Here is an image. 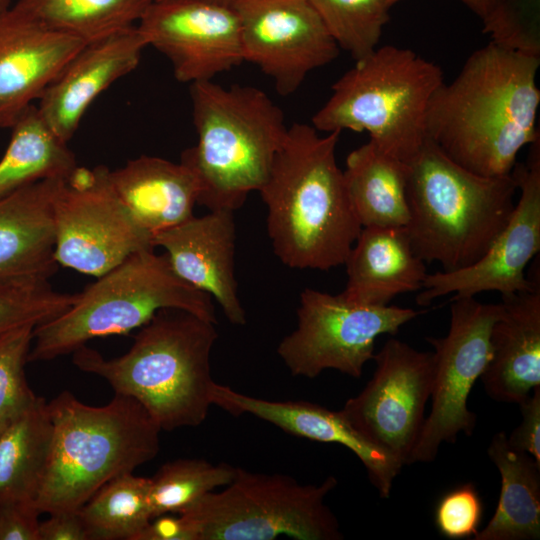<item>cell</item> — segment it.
<instances>
[{"instance_id":"6da1fadb","label":"cell","mask_w":540,"mask_h":540,"mask_svg":"<svg viewBox=\"0 0 540 540\" xmlns=\"http://www.w3.org/2000/svg\"><path fill=\"white\" fill-rule=\"evenodd\" d=\"M540 57L490 41L433 95L426 137L465 169L486 177L512 173L520 150L539 139Z\"/></svg>"},{"instance_id":"7a4b0ae2","label":"cell","mask_w":540,"mask_h":540,"mask_svg":"<svg viewBox=\"0 0 540 540\" xmlns=\"http://www.w3.org/2000/svg\"><path fill=\"white\" fill-rule=\"evenodd\" d=\"M340 134L322 135L300 122L288 126L258 191L273 251L290 268L343 265L362 229L336 159Z\"/></svg>"},{"instance_id":"3957f363","label":"cell","mask_w":540,"mask_h":540,"mask_svg":"<svg viewBox=\"0 0 540 540\" xmlns=\"http://www.w3.org/2000/svg\"><path fill=\"white\" fill-rule=\"evenodd\" d=\"M217 338L216 323L165 308L140 327L124 355L107 359L83 345L73 363L137 400L161 430L196 427L213 405L210 356Z\"/></svg>"},{"instance_id":"277c9868","label":"cell","mask_w":540,"mask_h":540,"mask_svg":"<svg viewBox=\"0 0 540 540\" xmlns=\"http://www.w3.org/2000/svg\"><path fill=\"white\" fill-rule=\"evenodd\" d=\"M412 248L441 271H457L480 260L509 221L517 183L513 174L486 177L450 159L426 138L406 162Z\"/></svg>"},{"instance_id":"5b68a950","label":"cell","mask_w":540,"mask_h":540,"mask_svg":"<svg viewBox=\"0 0 540 540\" xmlns=\"http://www.w3.org/2000/svg\"><path fill=\"white\" fill-rule=\"evenodd\" d=\"M53 439L35 499L40 514L78 511L102 486L154 459L162 431L134 398L90 406L70 391L48 402Z\"/></svg>"},{"instance_id":"8992f818","label":"cell","mask_w":540,"mask_h":540,"mask_svg":"<svg viewBox=\"0 0 540 540\" xmlns=\"http://www.w3.org/2000/svg\"><path fill=\"white\" fill-rule=\"evenodd\" d=\"M190 97L197 143L181 162L197 178V204L234 212L266 181L287 133L284 113L250 85L200 81L190 84Z\"/></svg>"},{"instance_id":"52a82bcc","label":"cell","mask_w":540,"mask_h":540,"mask_svg":"<svg viewBox=\"0 0 540 540\" xmlns=\"http://www.w3.org/2000/svg\"><path fill=\"white\" fill-rule=\"evenodd\" d=\"M443 83L442 69L416 52L378 47L332 85L311 123L321 133L367 132L381 150L407 162L427 138L428 107Z\"/></svg>"},{"instance_id":"ba28073f","label":"cell","mask_w":540,"mask_h":540,"mask_svg":"<svg viewBox=\"0 0 540 540\" xmlns=\"http://www.w3.org/2000/svg\"><path fill=\"white\" fill-rule=\"evenodd\" d=\"M165 308L217 323L212 297L180 278L166 254L138 251L76 293L64 312L35 326L28 362L73 353L94 338L128 334Z\"/></svg>"},{"instance_id":"9c48e42d","label":"cell","mask_w":540,"mask_h":540,"mask_svg":"<svg viewBox=\"0 0 540 540\" xmlns=\"http://www.w3.org/2000/svg\"><path fill=\"white\" fill-rule=\"evenodd\" d=\"M337 479L300 484L284 474L236 467L233 480L179 514L187 540H341L338 520L325 504Z\"/></svg>"},{"instance_id":"30bf717a","label":"cell","mask_w":540,"mask_h":540,"mask_svg":"<svg viewBox=\"0 0 540 540\" xmlns=\"http://www.w3.org/2000/svg\"><path fill=\"white\" fill-rule=\"evenodd\" d=\"M419 313L398 306H373L306 288L300 294L297 327L277 354L293 376L315 378L326 369L360 378L374 356L376 339L395 335Z\"/></svg>"},{"instance_id":"8fae6325","label":"cell","mask_w":540,"mask_h":540,"mask_svg":"<svg viewBox=\"0 0 540 540\" xmlns=\"http://www.w3.org/2000/svg\"><path fill=\"white\" fill-rule=\"evenodd\" d=\"M107 172L103 165L78 166L53 203L56 262L96 278L130 255L154 249L153 237L113 190Z\"/></svg>"},{"instance_id":"7c38bea8","label":"cell","mask_w":540,"mask_h":540,"mask_svg":"<svg viewBox=\"0 0 540 540\" xmlns=\"http://www.w3.org/2000/svg\"><path fill=\"white\" fill-rule=\"evenodd\" d=\"M447 335L427 337L434 347L431 410L409 459L432 462L442 443H454L459 433L473 434L476 414L467 401L491 355L490 333L501 303H482L474 297L451 299Z\"/></svg>"},{"instance_id":"4fadbf2b","label":"cell","mask_w":540,"mask_h":540,"mask_svg":"<svg viewBox=\"0 0 540 540\" xmlns=\"http://www.w3.org/2000/svg\"><path fill=\"white\" fill-rule=\"evenodd\" d=\"M373 359L372 378L340 412L366 440L409 465L431 395L433 355L390 338Z\"/></svg>"},{"instance_id":"5bb4252c","label":"cell","mask_w":540,"mask_h":540,"mask_svg":"<svg viewBox=\"0 0 540 540\" xmlns=\"http://www.w3.org/2000/svg\"><path fill=\"white\" fill-rule=\"evenodd\" d=\"M244 61L288 96L312 71L333 62L339 47L309 0H232Z\"/></svg>"},{"instance_id":"9a60e30c","label":"cell","mask_w":540,"mask_h":540,"mask_svg":"<svg viewBox=\"0 0 540 540\" xmlns=\"http://www.w3.org/2000/svg\"><path fill=\"white\" fill-rule=\"evenodd\" d=\"M529 146L526 162L516 163L512 170L520 198L503 230L475 264L427 274L416 297L418 305L448 294H453L451 299L484 291L507 296L531 290L539 282V277L527 279L525 269L540 250V138Z\"/></svg>"},{"instance_id":"2e32d148","label":"cell","mask_w":540,"mask_h":540,"mask_svg":"<svg viewBox=\"0 0 540 540\" xmlns=\"http://www.w3.org/2000/svg\"><path fill=\"white\" fill-rule=\"evenodd\" d=\"M137 27L182 83L213 80L244 62L232 0H154Z\"/></svg>"},{"instance_id":"e0dca14e","label":"cell","mask_w":540,"mask_h":540,"mask_svg":"<svg viewBox=\"0 0 540 540\" xmlns=\"http://www.w3.org/2000/svg\"><path fill=\"white\" fill-rule=\"evenodd\" d=\"M85 44L16 4L0 14V127L11 128Z\"/></svg>"},{"instance_id":"ac0fdd59","label":"cell","mask_w":540,"mask_h":540,"mask_svg":"<svg viewBox=\"0 0 540 540\" xmlns=\"http://www.w3.org/2000/svg\"><path fill=\"white\" fill-rule=\"evenodd\" d=\"M147 46L137 25L86 43L38 99L52 131L68 143L90 104L138 66Z\"/></svg>"},{"instance_id":"d6986e66","label":"cell","mask_w":540,"mask_h":540,"mask_svg":"<svg viewBox=\"0 0 540 540\" xmlns=\"http://www.w3.org/2000/svg\"><path fill=\"white\" fill-rule=\"evenodd\" d=\"M236 229L234 212L214 210L163 231L153 246L165 249L176 274L207 293L234 325L246 324L235 277Z\"/></svg>"},{"instance_id":"ffe728a7","label":"cell","mask_w":540,"mask_h":540,"mask_svg":"<svg viewBox=\"0 0 540 540\" xmlns=\"http://www.w3.org/2000/svg\"><path fill=\"white\" fill-rule=\"evenodd\" d=\"M212 404L234 416L250 414L286 433L324 443H337L351 450L367 470L380 497L388 498L402 465L384 450L360 435L339 411L303 400H268L246 395L214 383Z\"/></svg>"},{"instance_id":"44dd1931","label":"cell","mask_w":540,"mask_h":540,"mask_svg":"<svg viewBox=\"0 0 540 540\" xmlns=\"http://www.w3.org/2000/svg\"><path fill=\"white\" fill-rule=\"evenodd\" d=\"M501 297L490 360L480 378L493 400L520 404L540 386V283Z\"/></svg>"},{"instance_id":"7402d4cb","label":"cell","mask_w":540,"mask_h":540,"mask_svg":"<svg viewBox=\"0 0 540 540\" xmlns=\"http://www.w3.org/2000/svg\"><path fill=\"white\" fill-rule=\"evenodd\" d=\"M65 179L40 180L0 199V281H48L57 271L53 203Z\"/></svg>"},{"instance_id":"603a6c76","label":"cell","mask_w":540,"mask_h":540,"mask_svg":"<svg viewBox=\"0 0 540 540\" xmlns=\"http://www.w3.org/2000/svg\"><path fill=\"white\" fill-rule=\"evenodd\" d=\"M107 176L138 224L153 238L194 216L199 185L181 161L142 155L121 168L108 169Z\"/></svg>"},{"instance_id":"cb8c5ba5","label":"cell","mask_w":540,"mask_h":540,"mask_svg":"<svg viewBox=\"0 0 540 540\" xmlns=\"http://www.w3.org/2000/svg\"><path fill=\"white\" fill-rule=\"evenodd\" d=\"M347 299L387 306L396 296L422 289L425 262L414 252L405 227H362L344 263Z\"/></svg>"},{"instance_id":"d4e9b609","label":"cell","mask_w":540,"mask_h":540,"mask_svg":"<svg viewBox=\"0 0 540 540\" xmlns=\"http://www.w3.org/2000/svg\"><path fill=\"white\" fill-rule=\"evenodd\" d=\"M407 172L406 162L370 140L348 154L344 181L362 227H406Z\"/></svg>"},{"instance_id":"484cf974","label":"cell","mask_w":540,"mask_h":540,"mask_svg":"<svg viewBox=\"0 0 540 540\" xmlns=\"http://www.w3.org/2000/svg\"><path fill=\"white\" fill-rule=\"evenodd\" d=\"M501 476L500 497L488 524L473 540H538L540 538V464L513 449L504 432L487 449Z\"/></svg>"},{"instance_id":"4316f807","label":"cell","mask_w":540,"mask_h":540,"mask_svg":"<svg viewBox=\"0 0 540 540\" xmlns=\"http://www.w3.org/2000/svg\"><path fill=\"white\" fill-rule=\"evenodd\" d=\"M52 439L48 402L38 396L0 434V504L35 502L47 470Z\"/></svg>"},{"instance_id":"83f0119b","label":"cell","mask_w":540,"mask_h":540,"mask_svg":"<svg viewBox=\"0 0 540 540\" xmlns=\"http://www.w3.org/2000/svg\"><path fill=\"white\" fill-rule=\"evenodd\" d=\"M11 129L0 160V199L40 180L68 178L79 166L68 143L52 131L34 104Z\"/></svg>"},{"instance_id":"f1b7e54d","label":"cell","mask_w":540,"mask_h":540,"mask_svg":"<svg viewBox=\"0 0 540 540\" xmlns=\"http://www.w3.org/2000/svg\"><path fill=\"white\" fill-rule=\"evenodd\" d=\"M154 0H16L46 26L88 43L137 25Z\"/></svg>"},{"instance_id":"f546056e","label":"cell","mask_w":540,"mask_h":540,"mask_svg":"<svg viewBox=\"0 0 540 540\" xmlns=\"http://www.w3.org/2000/svg\"><path fill=\"white\" fill-rule=\"evenodd\" d=\"M150 478L126 473L102 486L80 509L89 540H137L153 519Z\"/></svg>"},{"instance_id":"4dcf8cb0","label":"cell","mask_w":540,"mask_h":540,"mask_svg":"<svg viewBox=\"0 0 540 540\" xmlns=\"http://www.w3.org/2000/svg\"><path fill=\"white\" fill-rule=\"evenodd\" d=\"M236 467L204 459L183 458L163 464L150 478L152 518L180 514L206 494L229 484Z\"/></svg>"},{"instance_id":"1f68e13d","label":"cell","mask_w":540,"mask_h":540,"mask_svg":"<svg viewBox=\"0 0 540 540\" xmlns=\"http://www.w3.org/2000/svg\"><path fill=\"white\" fill-rule=\"evenodd\" d=\"M339 49L359 61L378 48L389 19L384 0H309Z\"/></svg>"},{"instance_id":"d6a6232c","label":"cell","mask_w":540,"mask_h":540,"mask_svg":"<svg viewBox=\"0 0 540 540\" xmlns=\"http://www.w3.org/2000/svg\"><path fill=\"white\" fill-rule=\"evenodd\" d=\"M36 325L26 324L0 335V434L37 399L25 375Z\"/></svg>"},{"instance_id":"836d02e7","label":"cell","mask_w":540,"mask_h":540,"mask_svg":"<svg viewBox=\"0 0 540 540\" xmlns=\"http://www.w3.org/2000/svg\"><path fill=\"white\" fill-rule=\"evenodd\" d=\"M76 293H60L48 281H0V335L26 324L39 325L68 309Z\"/></svg>"},{"instance_id":"e575fe53","label":"cell","mask_w":540,"mask_h":540,"mask_svg":"<svg viewBox=\"0 0 540 540\" xmlns=\"http://www.w3.org/2000/svg\"><path fill=\"white\" fill-rule=\"evenodd\" d=\"M482 21L495 44L540 57V0H497Z\"/></svg>"},{"instance_id":"d590c367","label":"cell","mask_w":540,"mask_h":540,"mask_svg":"<svg viewBox=\"0 0 540 540\" xmlns=\"http://www.w3.org/2000/svg\"><path fill=\"white\" fill-rule=\"evenodd\" d=\"M483 502L472 483L446 492L435 508V525L439 533L452 540L474 538L479 532Z\"/></svg>"},{"instance_id":"8d00e7d4","label":"cell","mask_w":540,"mask_h":540,"mask_svg":"<svg viewBox=\"0 0 540 540\" xmlns=\"http://www.w3.org/2000/svg\"><path fill=\"white\" fill-rule=\"evenodd\" d=\"M40 512L33 502L0 504V540H40Z\"/></svg>"},{"instance_id":"74e56055","label":"cell","mask_w":540,"mask_h":540,"mask_svg":"<svg viewBox=\"0 0 540 540\" xmlns=\"http://www.w3.org/2000/svg\"><path fill=\"white\" fill-rule=\"evenodd\" d=\"M522 421L509 436L508 444L515 450L531 455L540 464V386L518 404Z\"/></svg>"},{"instance_id":"f35d334b","label":"cell","mask_w":540,"mask_h":540,"mask_svg":"<svg viewBox=\"0 0 540 540\" xmlns=\"http://www.w3.org/2000/svg\"><path fill=\"white\" fill-rule=\"evenodd\" d=\"M39 525L40 540H89V536L78 511H63L49 514Z\"/></svg>"},{"instance_id":"ab89813d","label":"cell","mask_w":540,"mask_h":540,"mask_svg":"<svg viewBox=\"0 0 540 540\" xmlns=\"http://www.w3.org/2000/svg\"><path fill=\"white\" fill-rule=\"evenodd\" d=\"M137 540H187V534L180 516L171 517L165 514L153 518Z\"/></svg>"},{"instance_id":"60d3db41","label":"cell","mask_w":540,"mask_h":540,"mask_svg":"<svg viewBox=\"0 0 540 540\" xmlns=\"http://www.w3.org/2000/svg\"><path fill=\"white\" fill-rule=\"evenodd\" d=\"M385 3L391 7L395 3L401 0H384ZM466 4L474 13H476L480 18H483L488 11L492 8L497 0H461Z\"/></svg>"},{"instance_id":"b9f144b4","label":"cell","mask_w":540,"mask_h":540,"mask_svg":"<svg viewBox=\"0 0 540 540\" xmlns=\"http://www.w3.org/2000/svg\"><path fill=\"white\" fill-rule=\"evenodd\" d=\"M11 6V0H0V14L7 11Z\"/></svg>"},{"instance_id":"7bdbcfd3","label":"cell","mask_w":540,"mask_h":540,"mask_svg":"<svg viewBox=\"0 0 540 540\" xmlns=\"http://www.w3.org/2000/svg\"><path fill=\"white\" fill-rule=\"evenodd\" d=\"M219 1H231V0H219Z\"/></svg>"}]
</instances>
